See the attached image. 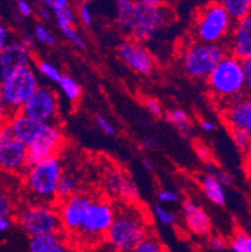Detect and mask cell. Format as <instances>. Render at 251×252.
<instances>
[{"instance_id": "52", "label": "cell", "mask_w": 251, "mask_h": 252, "mask_svg": "<svg viewBox=\"0 0 251 252\" xmlns=\"http://www.w3.org/2000/svg\"><path fill=\"white\" fill-rule=\"evenodd\" d=\"M45 5H47L52 11H55L59 10V9L69 6V0H49Z\"/></svg>"}, {"instance_id": "23", "label": "cell", "mask_w": 251, "mask_h": 252, "mask_svg": "<svg viewBox=\"0 0 251 252\" xmlns=\"http://www.w3.org/2000/svg\"><path fill=\"white\" fill-rule=\"evenodd\" d=\"M234 23L251 15V0H217Z\"/></svg>"}, {"instance_id": "12", "label": "cell", "mask_w": 251, "mask_h": 252, "mask_svg": "<svg viewBox=\"0 0 251 252\" xmlns=\"http://www.w3.org/2000/svg\"><path fill=\"white\" fill-rule=\"evenodd\" d=\"M64 144V134L58 123H47L40 134L27 146V164L33 166L45 158L58 155ZM27 166V167H28Z\"/></svg>"}, {"instance_id": "60", "label": "cell", "mask_w": 251, "mask_h": 252, "mask_svg": "<svg viewBox=\"0 0 251 252\" xmlns=\"http://www.w3.org/2000/svg\"><path fill=\"white\" fill-rule=\"evenodd\" d=\"M36 3L40 4V5H45V4H47L49 0H36Z\"/></svg>"}, {"instance_id": "27", "label": "cell", "mask_w": 251, "mask_h": 252, "mask_svg": "<svg viewBox=\"0 0 251 252\" xmlns=\"http://www.w3.org/2000/svg\"><path fill=\"white\" fill-rule=\"evenodd\" d=\"M165 119L170 125L174 126L176 129H179V132L185 136H188L191 132V122L190 118H188L187 113L182 109H172V111L167 112L166 114H163Z\"/></svg>"}, {"instance_id": "48", "label": "cell", "mask_w": 251, "mask_h": 252, "mask_svg": "<svg viewBox=\"0 0 251 252\" xmlns=\"http://www.w3.org/2000/svg\"><path fill=\"white\" fill-rule=\"evenodd\" d=\"M10 112L8 109L5 100L3 98V93H1V87H0V125L8 122L9 117H10Z\"/></svg>"}, {"instance_id": "2", "label": "cell", "mask_w": 251, "mask_h": 252, "mask_svg": "<svg viewBox=\"0 0 251 252\" xmlns=\"http://www.w3.org/2000/svg\"><path fill=\"white\" fill-rule=\"evenodd\" d=\"M63 175V163L59 156L45 158L23 172L24 187L32 197V202L57 203V185Z\"/></svg>"}, {"instance_id": "25", "label": "cell", "mask_w": 251, "mask_h": 252, "mask_svg": "<svg viewBox=\"0 0 251 252\" xmlns=\"http://www.w3.org/2000/svg\"><path fill=\"white\" fill-rule=\"evenodd\" d=\"M78 189H79V183H78L77 178L71 173L63 172V175L61 176L58 185H57V200L61 201L71 196H74L78 193Z\"/></svg>"}, {"instance_id": "50", "label": "cell", "mask_w": 251, "mask_h": 252, "mask_svg": "<svg viewBox=\"0 0 251 252\" xmlns=\"http://www.w3.org/2000/svg\"><path fill=\"white\" fill-rule=\"evenodd\" d=\"M14 224V219L13 216H3L0 217V235H4L8 231H10V228L13 227Z\"/></svg>"}, {"instance_id": "7", "label": "cell", "mask_w": 251, "mask_h": 252, "mask_svg": "<svg viewBox=\"0 0 251 252\" xmlns=\"http://www.w3.org/2000/svg\"><path fill=\"white\" fill-rule=\"evenodd\" d=\"M175 19V13L169 5L158 4L136 3V17L131 29V39L144 44L156 36L166 25H169Z\"/></svg>"}, {"instance_id": "39", "label": "cell", "mask_w": 251, "mask_h": 252, "mask_svg": "<svg viewBox=\"0 0 251 252\" xmlns=\"http://www.w3.org/2000/svg\"><path fill=\"white\" fill-rule=\"evenodd\" d=\"M53 15L55 17V20H57V22H66L71 23V24H74L75 19H77L75 11L73 10L71 6H67V8L53 11Z\"/></svg>"}, {"instance_id": "3", "label": "cell", "mask_w": 251, "mask_h": 252, "mask_svg": "<svg viewBox=\"0 0 251 252\" xmlns=\"http://www.w3.org/2000/svg\"><path fill=\"white\" fill-rule=\"evenodd\" d=\"M206 81L211 94L225 105L234 97L245 93L243 64L240 59L235 58L230 53L218 62Z\"/></svg>"}, {"instance_id": "5", "label": "cell", "mask_w": 251, "mask_h": 252, "mask_svg": "<svg viewBox=\"0 0 251 252\" xmlns=\"http://www.w3.org/2000/svg\"><path fill=\"white\" fill-rule=\"evenodd\" d=\"M15 222L29 237L43 233L63 232L61 216L54 203H28L17 211Z\"/></svg>"}, {"instance_id": "15", "label": "cell", "mask_w": 251, "mask_h": 252, "mask_svg": "<svg viewBox=\"0 0 251 252\" xmlns=\"http://www.w3.org/2000/svg\"><path fill=\"white\" fill-rule=\"evenodd\" d=\"M33 62V52L19 40H10L0 53V82L8 75L31 67Z\"/></svg>"}, {"instance_id": "46", "label": "cell", "mask_w": 251, "mask_h": 252, "mask_svg": "<svg viewBox=\"0 0 251 252\" xmlns=\"http://www.w3.org/2000/svg\"><path fill=\"white\" fill-rule=\"evenodd\" d=\"M195 152H196V156L199 157L200 161H202L204 163L211 162V151L209 150L207 146L202 143H196L195 144Z\"/></svg>"}, {"instance_id": "30", "label": "cell", "mask_w": 251, "mask_h": 252, "mask_svg": "<svg viewBox=\"0 0 251 252\" xmlns=\"http://www.w3.org/2000/svg\"><path fill=\"white\" fill-rule=\"evenodd\" d=\"M130 252H169L165 245L160 241V238L153 233H149L148 236L142 240L136 247H133Z\"/></svg>"}, {"instance_id": "55", "label": "cell", "mask_w": 251, "mask_h": 252, "mask_svg": "<svg viewBox=\"0 0 251 252\" xmlns=\"http://www.w3.org/2000/svg\"><path fill=\"white\" fill-rule=\"evenodd\" d=\"M142 166H143V168H146L147 171H153V168H155L153 162H152L149 158H146V157L142 158Z\"/></svg>"}, {"instance_id": "33", "label": "cell", "mask_w": 251, "mask_h": 252, "mask_svg": "<svg viewBox=\"0 0 251 252\" xmlns=\"http://www.w3.org/2000/svg\"><path fill=\"white\" fill-rule=\"evenodd\" d=\"M205 175L207 176H211L214 177L215 180H217L218 182L222 183L224 186L227 185H231L232 182V177L226 173L225 171L220 168L217 164L213 163V162H209V163H205Z\"/></svg>"}, {"instance_id": "43", "label": "cell", "mask_w": 251, "mask_h": 252, "mask_svg": "<svg viewBox=\"0 0 251 252\" xmlns=\"http://www.w3.org/2000/svg\"><path fill=\"white\" fill-rule=\"evenodd\" d=\"M17 14L22 18H31L34 14V8L29 0H17Z\"/></svg>"}, {"instance_id": "18", "label": "cell", "mask_w": 251, "mask_h": 252, "mask_svg": "<svg viewBox=\"0 0 251 252\" xmlns=\"http://www.w3.org/2000/svg\"><path fill=\"white\" fill-rule=\"evenodd\" d=\"M224 122L229 129H238L251 136V97L248 94L224 109Z\"/></svg>"}, {"instance_id": "42", "label": "cell", "mask_w": 251, "mask_h": 252, "mask_svg": "<svg viewBox=\"0 0 251 252\" xmlns=\"http://www.w3.org/2000/svg\"><path fill=\"white\" fill-rule=\"evenodd\" d=\"M78 18H79V20L82 22V24L87 25V27H89V25H92V23H93V13H92L91 8H89L88 4H80L79 8H78Z\"/></svg>"}, {"instance_id": "59", "label": "cell", "mask_w": 251, "mask_h": 252, "mask_svg": "<svg viewBox=\"0 0 251 252\" xmlns=\"http://www.w3.org/2000/svg\"><path fill=\"white\" fill-rule=\"evenodd\" d=\"M69 252H84L82 249L79 247H75V249H69Z\"/></svg>"}, {"instance_id": "28", "label": "cell", "mask_w": 251, "mask_h": 252, "mask_svg": "<svg viewBox=\"0 0 251 252\" xmlns=\"http://www.w3.org/2000/svg\"><path fill=\"white\" fill-rule=\"evenodd\" d=\"M57 25H58V29L63 34L64 38L71 44H73L78 49H84L86 48V42H84L83 36L79 34V32L75 29L74 24H71V23L66 22H57Z\"/></svg>"}, {"instance_id": "16", "label": "cell", "mask_w": 251, "mask_h": 252, "mask_svg": "<svg viewBox=\"0 0 251 252\" xmlns=\"http://www.w3.org/2000/svg\"><path fill=\"white\" fill-rule=\"evenodd\" d=\"M182 217L185 227L191 235L196 237H207L213 230V222L206 211L192 201L182 203Z\"/></svg>"}, {"instance_id": "11", "label": "cell", "mask_w": 251, "mask_h": 252, "mask_svg": "<svg viewBox=\"0 0 251 252\" xmlns=\"http://www.w3.org/2000/svg\"><path fill=\"white\" fill-rule=\"evenodd\" d=\"M20 113L41 123H58V92L48 86H40L25 102Z\"/></svg>"}, {"instance_id": "47", "label": "cell", "mask_w": 251, "mask_h": 252, "mask_svg": "<svg viewBox=\"0 0 251 252\" xmlns=\"http://www.w3.org/2000/svg\"><path fill=\"white\" fill-rule=\"evenodd\" d=\"M10 40H11L10 31H9V28L5 24L0 23V53H1V50L9 44Z\"/></svg>"}, {"instance_id": "35", "label": "cell", "mask_w": 251, "mask_h": 252, "mask_svg": "<svg viewBox=\"0 0 251 252\" xmlns=\"http://www.w3.org/2000/svg\"><path fill=\"white\" fill-rule=\"evenodd\" d=\"M248 235L245 231H236L229 241V249L231 252H249L248 250Z\"/></svg>"}, {"instance_id": "21", "label": "cell", "mask_w": 251, "mask_h": 252, "mask_svg": "<svg viewBox=\"0 0 251 252\" xmlns=\"http://www.w3.org/2000/svg\"><path fill=\"white\" fill-rule=\"evenodd\" d=\"M136 17L135 0H116V22L121 29L130 33Z\"/></svg>"}, {"instance_id": "13", "label": "cell", "mask_w": 251, "mask_h": 252, "mask_svg": "<svg viewBox=\"0 0 251 252\" xmlns=\"http://www.w3.org/2000/svg\"><path fill=\"white\" fill-rule=\"evenodd\" d=\"M91 201V196L77 193L55 203L58 208L59 216H61L62 227H63L64 232L72 236L77 235L82 226L87 206L89 205Z\"/></svg>"}, {"instance_id": "14", "label": "cell", "mask_w": 251, "mask_h": 252, "mask_svg": "<svg viewBox=\"0 0 251 252\" xmlns=\"http://www.w3.org/2000/svg\"><path fill=\"white\" fill-rule=\"evenodd\" d=\"M118 56L133 72L142 75H149L156 67L155 58L144 44L133 39H127L118 45Z\"/></svg>"}, {"instance_id": "31", "label": "cell", "mask_w": 251, "mask_h": 252, "mask_svg": "<svg viewBox=\"0 0 251 252\" xmlns=\"http://www.w3.org/2000/svg\"><path fill=\"white\" fill-rule=\"evenodd\" d=\"M118 197L126 205H136V202H138V197H140L138 189L131 178L126 177L121 187V191L118 193Z\"/></svg>"}, {"instance_id": "17", "label": "cell", "mask_w": 251, "mask_h": 252, "mask_svg": "<svg viewBox=\"0 0 251 252\" xmlns=\"http://www.w3.org/2000/svg\"><path fill=\"white\" fill-rule=\"evenodd\" d=\"M227 52L240 61L251 58V15L234 24L229 35Z\"/></svg>"}, {"instance_id": "19", "label": "cell", "mask_w": 251, "mask_h": 252, "mask_svg": "<svg viewBox=\"0 0 251 252\" xmlns=\"http://www.w3.org/2000/svg\"><path fill=\"white\" fill-rule=\"evenodd\" d=\"M8 125L15 138L19 139L25 146H29L39 134L43 132L47 123H41L24 116L20 112L10 114L8 119Z\"/></svg>"}, {"instance_id": "56", "label": "cell", "mask_w": 251, "mask_h": 252, "mask_svg": "<svg viewBox=\"0 0 251 252\" xmlns=\"http://www.w3.org/2000/svg\"><path fill=\"white\" fill-rule=\"evenodd\" d=\"M142 146H143L144 150H153L155 148V142L151 138H144L142 142Z\"/></svg>"}, {"instance_id": "29", "label": "cell", "mask_w": 251, "mask_h": 252, "mask_svg": "<svg viewBox=\"0 0 251 252\" xmlns=\"http://www.w3.org/2000/svg\"><path fill=\"white\" fill-rule=\"evenodd\" d=\"M36 68L38 75L43 77L47 81L52 82V83H58L62 77V73L58 69V67L55 64L45 61V59H40V61L36 62Z\"/></svg>"}, {"instance_id": "36", "label": "cell", "mask_w": 251, "mask_h": 252, "mask_svg": "<svg viewBox=\"0 0 251 252\" xmlns=\"http://www.w3.org/2000/svg\"><path fill=\"white\" fill-rule=\"evenodd\" d=\"M153 215L157 222L162 226H174L177 222V217L172 214L171 211L165 208L161 205H156L153 207Z\"/></svg>"}, {"instance_id": "58", "label": "cell", "mask_w": 251, "mask_h": 252, "mask_svg": "<svg viewBox=\"0 0 251 252\" xmlns=\"http://www.w3.org/2000/svg\"><path fill=\"white\" fill-rule=\"evenodd\" d=\"M248 250L251 252V235H248Z\"/></svg>"}, {"instance_id": "54", "label": "cell", "mask_w": 251, "mask_h": 252, "mask_svg": "<svg viewBox=\"0 0 251 252\" xmlns=\"http://www.w3.org/2000/svg\"><path fill=\"white\" fill-rule=\"evenodd\" d=\"M49 252H69V246L63 241V242H61L59 245H57L54 249L50 250Z\"/></svg>"}, {"instance_id": "41", "label": "cell", "mask_w": 251, "mask_h": 252, "mask_svg": "<svg viewBox=\"0 0 251 252\" xmlns=\"http://www.w3.org/2000/svg\"><path fill=\"white\" fill-rule=\"evenodd\" d=\"M144 107L147 108V111L152 114L153 117H162L163 116V107L160 102H158L156 98H146L144 99Z\"/></svg>"}, {"instance_id": "20", "label": "cell", "mask_w": 251, "mask_h": 252, "mask_svg": "<svg viewBox=\"0 0 251 252\" xmlns=\"http://www.w3.org/2000/svg\"><path fill=\"white\" fill-rule=\"evenodd\" d=\"M201 189L206 198L216 206H224L226 203L225 186L211 176H202Z\"/></svg>"}, {"instance_id": "6", "label": "cell", "mask_w": 251, "mask_h": 252, "mask_svg": "<svg viewBox=\"0 0 251 252\" xmlns=\"http://www.w3.org/2000/svg\"><path fill=\"white\" fill-rule=\"evenodd\" d=\"M227 53L224 44H206L195 40L183 50L181 65L192 79H206Z\"/></svg>"}, {"instance_id": "24", "label": "cell", "mask_w": 251, "mask_h": 252, "mask_svg": "<svg viewBox=\"0 0 251 252\" xmlns=\"http://www.w3.org/2000/svg\"><path fill=\"white\" fill-rule=\"evenodd\" d=\"M57 84H58V88L62 94H63V97L68 102L77 103L80 99L82 87H80V84L73 77H71L68 74H62L61 79H59V82Z\"/></svg>"}, {"instance_id": "61", "label": "cell", "mask_w": 251, "mask_h": 252, "mask_svg": "<svg viewBox=\"0 0 251 252\" xmlns=\"http://www.w3.org/2000/svg\"><path fill=\"white\" fill-rule=\"evenodd\" d=\"M78 3H79V5L80 4H88V0H77Z\"/></svg>"}, {"instance_id": "34", "label": "cell", "mask_w": 251, "mask_h": 252, "mask_svg": "<svg viewBox=\"0 0 251 252\" xmlns=\"http://www.w3.org/2000/svg\"><path fill=\"white\" fill-rule=\"evenodd\" d=\"M32 34H33L36 42L40 43V44L49 45V47H53L55 44V36L44 24H36Z\"/></svg>"}, {"instance_id": "9", "label": "cell", "mask_w": 251, "mask_h": 252, "mask_svg": "<svg viewBox=\"0 0 251 252\" xmlns=\"http://www.w3.org/2000/svg\"><path fill=\"white\" fill-rule=\"evenodd\" d=\"M116 216V208L107 200H94L87 206L82 226L77 232L83 242H96L105 237Z\"/></svg>"}, {"instance_id": "57", "label": "cell", "mask_w": 251, "mask_h": 252, "mask_svg": "<svg viewBox=\"0 0 251 252\" xmlns=\"http://www.w3.org/2000/svg\"><path fill=\"white\" fill-rule=\"evenodd\" d=\"M136 3L148 4V5H158V4H163V0H136Z\"/></svg>"}, {"instance_id": "44", "label": "cell", "mask_w": 251, "mask_h": 252, "mask_svg": "<svg viewBox=\"0 0 251 252\" xmlns=\"http://www.w3.org/2000/svg\"><path fill=\"white\" fill-rule=\"evenodd\" d=\"M157 198L162 203H176L179 200V196L174 189H161L157 194Z\"/></svg>"}, {"instance_id": "37", "label": "cell", "mask_w": 251, "mask_h": 252, "mask_svg": "<svg viewBox=\"0 0 251 252\" xmlns=\"http://www.w3.org/2000/svg\"><path fill=\"white\" fill-rule=\"evenodd\" d=\"M15 210L13 197L5 189H0V217L13 216Z\"/></svg>"}, {"instance_id": "4", "label": "cell", "mask_w": 251, "mask_h": 252, "mask_svg": "<svg viewBox=\"0 0 251 252\" xmlns=\"http://www.w3.org/2000/svg\"><path fill=\"white\" fill-rule=\"evenodd\" d=\"M234 24L218 1H213L197 11L193 23V36L196 42L222 44L229 38Z\"/></svg>"}, {"instance_id": "10", "label": "cell", "mask_w": 251, "mask_h": 252, "mask_svg": "<svg viewBox=\"0 0 251 252\" xmlns=\"http://www.w3.org/2000/svg\"><path fill=\"white\" fill-rule=\"evenodd\" d=\"M27 156V146L15 138L8 122L0 125V171L23 175L28 166Z\"/></svg>"}, {"instance_id": "53", "label": "cell", "mask_w": 251, "mask_h": 252, "mask_svg": "<svg viewBox=\"0 0 251 252\" xmlns=\"http://www.w3.org/2000/svg\"><path fill=\"white\" fill-rule=\"evenodd\" d=\"M201 128L205 130V132H214L216 129V125L213 122V121H202L201 122Z\"/></svg>"}, {"instance_id": "22", "label": "cell", "mask_w": 251, "mask_h": 252, "mask_svg": "<svg viewBox=\"0 0 251 252\" xmlns=\"http://www.w3.org/2000/svg\"><path fill=\"white\" fill-rule=\"evenodd\" d=\"M63 242L62 233H43L29 237L28 251L29 252H49L57 245Z\"/></svg>"}, {"instance_id": "63", "label": "cell", "mask_w": 251, "mask_h": 252, "mask_svg": "<svg viewBox=\"0 0 251 252\" xmlns=\"http://www.w3.org/2000/svg\"><path fill=\"white\" fill-rule=\"evenodd\" d=\"M250 156H251V153H250Z\"/></svg>"}, {"instance_id": "1", "label": "cell", "mask_w": 251, "mask_h": 252, "mask_svg": "<svg viewBox=\"0 0 251 252\" xmlns=\"http://www.w3.org/2000/svg\"><path fill=\"white\" fill-rule=\"evenodd\" d=\"M151 233L146 211L136 205H126L116 210L113 222L105 238L117 252H130Z\"/></svg>"}, {"instance_id": "62", "label": "cell", "mask_w": 251, "mask_h": 252, "mask_svg": "<svg viewBox=\"0 0 251 252\" xmlns=\"http://www.w3.org/2000/svg\"><path fill=\"white\" fill-rule=\"evenodd\" d=\"M5 1H9V3H11V1H15V0H5Z\"/></svg>"}, {"instance_id": "38", "label": "cell", "mask_w": 251, "mask_h": 252, "mask_svg": "<svg viewBox=\"0 0 251 252\" xmlns=\"http://www.w3.org/2000/svg\"><path fill=\"white\" fill-rule=\"evenodd\" d=\"M207 241L206 246L207 249L211 250L214 252H222L226 251L229 249V241L226 238H224L222 236L218 235H213V236H207Z\"/></svg>"}, {"instance_id": "40", "label": "cell", "mask_w": 251, "mask_h": 252, "mask_svg": "<svg viewBox=\"0 0 251 252\" xmlns=\"http://www.w3.org/2000/svg\"><path fill=\"white\" fill-rule=\"evenodd\" d=\"M94 122H96L97 127L100 128V129L102 130L103 133L108 134V136H114V134L117 133L116 127H114L113 123L110 122V121L107 118V117H105V116H96V118H94Z\"/></svg>"}, {"instance_id": "51", "label": "cell", "mask_w": 251, "mask_h": 252, "mask_svg": "<svg viewBox=\"0 0 251 252\" xmlns=\"http://www.w3.org/2000/svg\"><path fill=\"white\" fill-rule=\"evenodd\" d=\"M18 40L27 48H29V49H33L34 44H36V39H34L33 34L31 33H22Z\"/></svg>"}, {"instance_id": "49", "label": "cell", "mask_w": 251, "mask_h": 252, "mask_svg": "<svg viewBox=\"0 0 251 252\" xmlns=\"http://www.w3.org/2000/svg\"><path fill=\"white\" fill-rule=\"evenodd\" d=\"M36 14L39 20H41V22H48V20L52 19L53 11L47 5H39L36 9Z\"/></svg>"}, {"instance_id": "32", "label": "cell", "mask_w": 251, "mask_h": 252, "mask_svg": "<svg viewBox=\"0 0 251 252\" xmlns=\"http://www.w3.org/2000/svg\"><path fill=\"white\" fill-rule=\"evenodd\" d=\"M230 134H231V139L234 144L238 147L240 152L244 155L250 156L251 153V136L246 132L238 129H230Z\"/></svg>"}, {"instance_id": "8", "label": "cell", "mask_w": 251, "mask_h": 252, "mask_svg": "<svg viewBox=\"0 0 251 252\" xmlns=\"http://www.w3.org/2000/svg\"><path fill=\"white\" fill-rule=\"evenodd\" d=\"M1 93L11 114L20 112L23 105L40 87L39 75L33 67H27L8 75L0 82Z\"/></svg>"}, {"instance_id": "45", "label": "cell", "mask_w": 251, "mask_h": 252, "mask_svg": "<svg viewBox=\"0 0 251 252\" xmlns=\"http://www.w3.org/2000/svg\"><path fill=\"white\" fill-rule=\"evenodd\" d=\"M243 64L244 78H245V93L251 97V58L241 61Z\"/></svg>"}, {"instance_id": "26", "label": "cell", "mask_w": 251, "mask_h": 252, "mask_svg": "<svg viewBox=\"0 0 251 252\" xmlns=\"http://www.w3.org/2000/svg\"><path fill=\"white\" fill-rule=\"evenodd\" d=\"M124 180H126V177H124V175L119 171V169L117 168L108 169V171L106 172L105 178H103V185H105V189L106 192H107L108 196L110 197L118 196Z\"/></svg>"}]
</instances>
